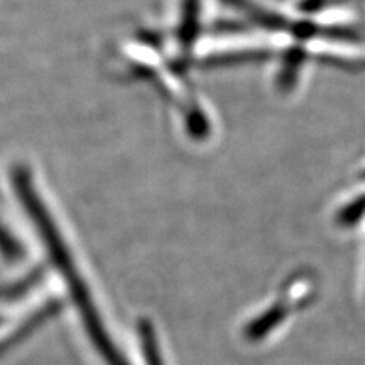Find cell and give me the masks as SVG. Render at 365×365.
Instances as JSON below:
<instances>
[{"mask_svg":"<svg viewBox=\"0 0 365 365\" xmlns=\"http://www.w3.org/2000/svg\"><path fill=\"white\" fill-rule=\"evenodd\" d=\"M9 180L16 198L29 218L34 230H36L48 260L53 269L63 277L68 292H71L76 311L81 317L87 334L98 349L99 355L107 365H128L118 347L113 344L111 336L107 334V329L96 311L95 302L90 297L87 284L84 283L76 262L71 255V250H68L63 235L58 230V225H56L51 210L36 186V180H34L31 169L26 165H14L11 168Z\"/></svg>","mask_w":365,"mask_h":365,"instance_id":"1","label":"cell"}]
</instances>
